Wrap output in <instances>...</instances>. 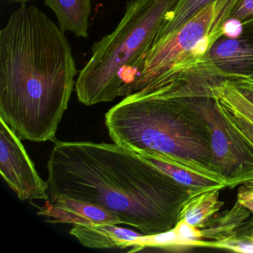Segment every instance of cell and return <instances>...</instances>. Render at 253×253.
<instances>
[{"mask_svg": "<svg viewBox=\"0 0 253 253\" xmlns=\"http://www.w3.org/2000/svg\"><path fill=\"white\" fill-rule=\"evenodd\" d=\"M48 172V200L97 204L145 235L174 228L192 195L144 157L115 143L55 141Z\"/></svg>", "mask_w": 253, "mask_h": 253, "instance_id": "6da1fadb", "label": "cell"}, {"mask_svg": "<svg viewBox=\"0 0 253 253\" xmlns=\"http://www.w3.org/2000/svg\"><path fill=\"white\" fill-rule=\"evenodd\" d=\"M77 74L64 32L21 5L0 31V118L21 140L55 141Z\"/></svg>", "mask_w": 253, "mask_h": 253, "instance_id": "7a4b0ae2", "label": "cell"}, {"mask_svg": "<svg viewBox=\"0 0 253 253\" xmlns=\"http://www.w3.org/2000/svg\"><path fill=\"white\" fill-rule=\"evenodd\" d=\"M105 123L114 143L142 156L177 157L220 172L208 126L186 99L145 88L109 109Z\"/></svg>", "mask_w": 253, "mask_h": 253, "instance_id": "3957f363", "label": "cell"}, {"mask_svg": "<svg viewBox=\"0 0 253 253\" xmlns=\"http://www.w3.org/2000/svg\"><path fill=\"white\" fill-rule=\"evenodd\" d=\"M178 0H131L116 29L94 42L75 91L85 106L131 94V86L167 13Z\"/></svg>", "mask_w": 253, "mask_h": 253, "instance_id": "277c9868", "label": "cell"}, {"mask_svg": "<svg viewBox=\"0 0 253 253\" xmlns=\"http://www.w3.org/2000/svg\"><path fill=\"white\" fill-rule=\"evenodd\" d=\"M238 0H215L171 36L154 42L131 86V94L167 85L207 60Z\"/></svg>", "mask_w": 253, "mask_h": 253, "instance_id": "5b68a950", "label": "cell"}, {"mask_svg": "<svg viewBox=\"0 0 253 253\" xmlns=\"http://www.w3.org/2000/svg\"><path fill=\"white\" fill-rule=\"evenodd\" d=\"M208 126L213 161L233 189L253 180V149L226 124L220 115L213 94L186 97Z\"/></svg>", "mask_w": 253, "mask_h": 253, "instance_id": "8992f818", "label": "cell"}, {"mask_svg": "<svg viewBox=\"0 0 253 253\" xmlns=\"http://www.w3.org/2000/svg\"><path fill=\"white\" fill-rule=\"evenodd\" d=\"M0 172L21 201L49 199L48 183L37 171L21 139L0 118Z\"/></svg>", "mask_w": 253, "mask_h": 253, "instance_id": "52a82bcc", "label": "cell"}, {"mask_svg": "<svg viewBox=\"0 0 253 253\" xmlns=\"http://www.w3.org/2000/svg\"><path fill=\"white\" fill-rule=\"evenodd\" d=\"M209 60L226 78L234 81L253 75V33L238 39L222 36L210 48Z\"/></svg>", "mask_w": 253, "mask_h": 253, "instance_id": "ba28073f", "label": "cell"}, {"mask_svg": "<svg viewBox=\"0 0 253 253\" xmlns=\"http://www.w3.org/2000/svg\"><path fill=\"white\" fill-rule=\"evenodd\" d=\"M38 214L45 216L46 221L52 223L123 224L116 214L97 204L64 196L47 200Z\"/></svg>", "mask_w": 253, "mask_h": 253, "instance_id": "9c48e42d", "label": "cell"}, {"mask_svg": "<svg viewBox=\"0 0 253 253\" xmlns=\"http://www.w3.org/2000/svg\"><path fill=\"white\" fill-rule=\"evenodd\" d=\"M70 233L84 247L93 249L132 248L143 235L109 223L73 225Z\"/></svg>", "mask_w": 253, "mask_h": 253, "instance_id": "30bf717a", "label": "cell"}, {"mask_svg": "<svg viewBox=\"0 0 253 253\" xmlns=\"http://www.w3.org/2000/svg\"><path fill=\"white\" fill-rule=\"evenodd\" d=\"M250 212L236 201L233 207L216 213L199 228L201 239L220 243L236 238L247 227Z\"/></svg>", "mask_w": 253, "mask_h": 253, "instance_id": "8fae6325", "label": "cell"}, {"mask_svg": "<svg viewBox=\"0 0 253 253\" xmlns=\"http://www.w3.org/2000/svg\"><path fill=\"white\" fill-rule=\"evenodd\" d=\"M45 4L54 11L62 32L88 38L91 0H45Z\"/></svg>", "mask_w": 253, "mask_h": 253, "instance_id": "7c38bea8", "label": "cell"}, {"mask_svg": "<svg viewBox=\"0 0 253 253\" xmlns=\"http://www.w3.org/2000/svg\"><path fill=\"white\" fill-rule=\"evenodd\" d=\"M218 188L191 195L182 206L178 220L200 228L211 216L220 211L224 203L220 201Z\"/></svg>", "mask_w": 253, "mask_h": 253, "instance_id": "4fadbf2b", "label": "cell"}, {"mask_svg": "<svg viewBox=\"0 0 253 253\" xmlns=\"http://www.w3.org/2000/svg\"><path fill=\"white\" fill-rule=\"evenodd\" d=\"M214 1L215 0H178L172 9L164 17L154 42L162 41L175 33L201 10Z\"/></svg>", "mask_w": 253, "mask_h": 253, "instance_id": "5bb4252c", "label": "cell"}, {"mask_svg": "<svg viewBox=\"0 0 253 253\" xmlns=\"http://www.w3.org/2000/svg\"><path fill=\"white\" fill-rule=\"evenodd\" d=\"M213 96L253 123V103L243 95L231 80L224 79L211 88Z\"/></svg>", "mask_w": 253, "mask_h": 253, "instance_id": "9a60e30c", "label": "cell"}, {"mask_svg": "<svg viewBox=\"0 0 253 253\" xmlns=\"http://www.w3.org/2000/svg\"><path fill=\"white\" fill-rule=\"evenodd\" d=\"M214 99L217 109L226 124L253 149V123L236 111L219 101L216 97Z\"/></svg>", "mask_w": 253, "mask_h": 253, "instance_id": "2e32d148", "label": "cell"}, {"mask_svg": "<svg viewBox=\"0 0 253 253\" xmlns=\"http://www.w3.org/2000/svg\"><path fill=\"white\" fill-rule=\"evenodd\" d=\"M214 249L230 250L243 253H253V222L247 225L236 238L223 242H214Z\"/></svg>", "mask_w": 253, "mask_h": 253, "instance_id": "e0dca14e", "label": "cell"}, {"mask_svg": "<svg viewBox=\"0 0 253 253\" xmlns=\"http://www.w3.org/2000/svg\"><path fill=\"white\" fill-rule=\"evenodd\" d=\"M253 0H238L229 17L242 22L244 26L253 24Z\"/></svg>", "mask_w": 253, "mask_h": 253, "instance_id": "ac0fdd59", "label": "cell"}, {"mask_svg": "<svg viewBox=\"0 0 253 253\" xmlns=\"http://www.w3.org/2000/svg\"><path fill=\"white\" fill-rule=\"evenodd\" d=\"M245 26L241 20L236 18H229L222 26V35L229 39H238L244 33Z\"/></svg>", "mask_w": 253, "mask_h": 253, "instance_id": "d6986e66", "label": "cell"}, {"mask_svg": "<svg viewBox=\"0 0 253 253\" xmlns=\"http://www.w3.org/2000/svg\"><path fill=\"white\" fill-rule=\"evenodd\" d=\"M236 201L253 213V180L239 186Z\"/></svg>", "mask_w": 253, "mask_h": 253, "instance_id": "ffe728a7", "label": "cell"}, {"mask_svg": "<svg viewBox=\"0 0 253 253\" xmlns=\"http://www.w3.org/2000/svg\"><path fill=\"white\" fill-rule=\"evenodd\" d=\"M232 81L238 87L243 95L253 103V85L242 80H234Z\"/></svg>", "mask_w": 253, "mask_h": 253, "instance_id": "44dd1931", "label": "cell"}, {"mask_svg": "<svg viewBox=\"0 0 253 253\" xmlns=\"http://www.w3.org/2000/svg\"><path fill=\"white\" fill-rule=\"evenodd\" d=\"M11 2H14V3L20 4V5H26V3L31 1V0H10Z\"/></svg>", "mask_w": 253, "mask_h": 253, "instance_id": "7402d4cb", "label": "cell"}, {"mask_svg": "<svg viewBox=\"0 0 253 253\" xmlns=\"http://www.w3.org/2000/svg\"><path fill=\"white\" fill-rule=\"evenodd\" d=\"M237 80H242V81H246V82L249 83V84H252V85H253V75L247 77V78H240V79Z\"/></svg>", "mask_w": 253, "mask_h": 253, "instance_id": "603a6c76", "label": "cell"}, {"mask_svg": "<svg viewBox=\"0 0 253 253\" xmlns=\"http://www.w3.org/2000/svg\"></svg>", "mask_w": 253, "mask_h": 253, "instance_id": "cb8c5ba5", "label": "cell"}]
</instances>
